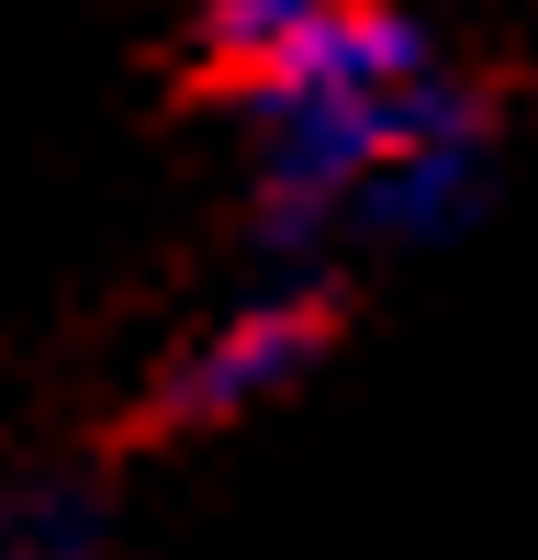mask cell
Segmentation results:
<instances>
[{
  "label": "cell",
  "mask_w": 538,
  "mask_h": 560,
  "mask_svg": "<svg viewBox=\"0 0 538 560\" xmlns=\"http://www.w3.org/2000/svg\"><path fill=\"white\" fill-rule=\"evenodd\" d=\"M326 348H337V292H314V280L247 292L236 314H213L147 382V427L157 438H202V427H236V415H269L281 393H303L326 370Z\"/></svg>",
  "instance_id": "6da1fadb"
},
{
  "label": "cell",
  "mask_w": 538,
  "mask_h": 560,
  "mask_svg": "<svg viewBox=\"0 0 538 560\" xmlns=\"http://www.w3.org/2000/svg\"><path fill=\"white\" fill-rule=\"evenodd\" d=\"M426 79H448V57L404 0H337L258 79H236V102H404Z\"/></svg>",
  "instance_id": "7a4b0ae2"
},
{
  "label": "cell",
  "mask_w": 538,
  "mask_h": 560,
  "mask_svg": "<svg viewBox=\"0 0 538 560\" xmlns=\"http://www.w3.org/2000/svg\"><path fill=\"white\" fill-rule=\"evenodd\" d=\"M482 202H493V113L404 147L371 191L348 202V236L359 247H448V236H471Z\"/></svg>",
  "instance_id": "3957f363"
},
{
  "label": "cell",
  "mask_w": 538,
  "mask_h": 560,
  "mask_svg": "<svg viewBox=\"0 0 538 560\" xmlns=\"http://www.w3.org/2000/svg\"><path fill=\"white\" fill-rule=\"evenodd\" d=\"M0 560H102L90 482H12L0 493Z\"/></svg>",
  "instance_id": "277c9868"
},
{
  "label": "cell",
  "mask_w": 538,
  "mask_h": 560,
  "mask_svg": "<svg viewBox=\"0 0 538 560\" xmlns=\"http://www.w3.org/2000/svg\"><path fill=\"white\" fill-rule=\"evenodd\" d=\"M314 12H337V0H202V23H191V45H202V68L236 90V79H258L281 45L314 23Z\"/></svg>",
  "instance_id": "5b68a950"
}]
</instances>
